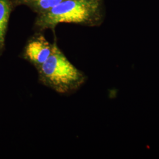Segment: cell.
<instances>
[{"label":"cell","instance_id":"cell-4","mask_svg":"<svg viewBox=\"0 0 159 159\" xmlns=\"http://www.w3.org/2000/svg\"><path fill=\"white\" fill-rule=\"evenodd\" d=\"M11 10V0H0V52L4 47L6 31Z\"/></svg>","mask_w":159,"mask_h":159},{"label":"cell","instance_id":"cell-5","mask_svg":"<svg viewBox=\"0 0 159 159\" xmlns=\"http://www.w3.org/2000/svg\"><path fill=\"white\" fill-rule=\"evenodd\" d=\"M63 0H16L17 5L27 6L39 15L46 13Z\"/></svg>","mask_w":159,"mask_h":159},{"label":"cell","instance_id":"cell-1","mask_svg":"<svg viewBox=\"0 0 159 159\" xmlns=\"http://www.w3.org/2000/svg\"><path fill=\"white\" fill-rule=\"evenodd\" d=\"M48 60L37 69L40 83L61 94L77 91L85 81V76L71 63L54 42Z\"/></svg>","mask_w":159,"mask_h":159},{"label":"cell","instance_id":"cell-3","mask_svg":"<svg viewBox=\"0 0 159 159\" xmlns=\"http://www.w3.org/2000/svg\"><path fill=\"white\" fill-rule=\"evenodd\" d=\"M53 44L50 43L42 34H37L27 43L23 58L38 69L48 60L52 51Z\"/></svg>","mask_w":159,"mask_h":159},{"label":"cell","instance_id":"cell-2","mask_svg":"<svg viewBox=\"0 0 159 159\" xmlns=\"http://www.w3.org/2000/svg\"><path fill=\"white\" fill-rule=\"evenodd\" d=\"M101 0H63L35 22L37 30H54L61 23L84 24L92 23L99 11Z\"/></svg>","mask_w":159,"mask_h":159}]
</instances>
